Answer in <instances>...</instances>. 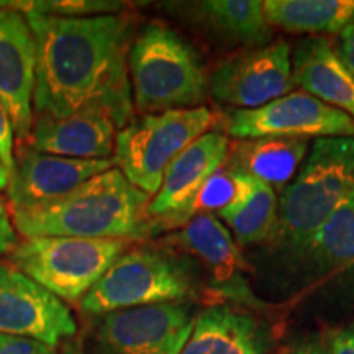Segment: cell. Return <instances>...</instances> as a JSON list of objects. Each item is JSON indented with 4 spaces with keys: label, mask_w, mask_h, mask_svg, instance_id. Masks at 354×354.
Listing matches in <instances>:
<instances>
[{
    "label": "cell",
    "mask_w": 354,
    "mask_h": 354,
    "mask_svg": "<svg viewBox=\"0 0 354 354\" xmlns=\"http://www.w3.org/2000/svg\"><path fill=\"white\" fill-rule=\"evenodd\" d=\"M24 15L37 41L35 115L63 118L100 112L118 130L127 127L135 109L128 71L135 39L130 17Z\"/></svg>",
    "instance_id": "6da1fadb"
},
{
    "label": "cell",
    "mask_w": 354,
    "mask_h": 354,
    "mask_svg": "<svg viewBox=\"0 0 354 354\" xmlns=\"http://www.w3.org/2000/svg\"><path fill=\"white\" fill-rule=\"evenodd\" d=\"M149 202L148 194L135 187L120 169L112 167L55 202L12 212V221L24 238L138 241L151 236L146 216Z\"/></svg>",
    "instance_id": "7a4b0ae2"
},
{
    "label": "cell",
    "mask_w": 354,
    "mask_h": 354,
    "mask_svg": "<svg viewBox=\"0 0 354 354\" xmlns=\"http://www.w3.org/2000/svg\"><path fill=\"white\" fill-rule=\"evenodd\" d=\"M354 190V138H318L277 201L269 243L305 258L320 230Z\"/></svg>",
    "instance_id": "3957f363"
},
{
    "label": "cell",
    "mask_w": 354,
    "mask_h": 354,
    "mask_svg": "<svg viewBox=\"0 0 354 354\" xmlns=\"http://www.w3.org/2000/svg\"><path fill=\"white\" fill-rule=\"evenodd\" d=\"M133 105L141 115L202 107L210 74L202 57L176 30L151 21L133 39L128 55Z\"/></svg>",
    "instance_id": "277c9868"
},
{
    "label": "cell",
    "mask_w": 354,
    "mask_h": 354,
    "mask_svg": "<svg viewBox=\"0 0 354 354\" xmlns=\"http://www.w3.org/2000/svg\"><path fill=\"white\" fill-rule=\"evenodd\" d=\"M198 274L189 258L162 245L127 250L79 302L84 313L100 317L117 310L167 302H190Z\"/></svg>",
    "instance_id": "5b68a950"
},
{
    "label": "cell",
    "mask_w": 354,
    "mask_h": 354,
    "mask_svg": "<svg viewBox=\"0 0 354 354\" xmlns=\"http://www.w3.org/2000/svg\"><path fill=\"white\" fill-rule=\"evenodd\" d=\"M214 123L207 107L141 115L115 136L113 162L130 183L154 197L167 167Z\"/></svg>",
    "instance_id": "8992f818"
},
{
    "label": "cell",
    "mask_w": 354,
    "mask_h": 354,
    "mask_svg": "<svg viewBox=\"0 0 354 354\" xmlns=\"http://www.w3.org/2000/svg\"><path fill=\"white\" fill-rule=\"evenodd\" d=\"M127 240H87L69 236L25 238L10 254V264L56 297L81 299L128 250Z\"/></svg>",
    "instance_id": "52a82bcc"
},
{
    "label": "cell",
    "mask_w": 354,
    "mask_h": 354,
    "mask_svg": "<svg viewBox=\"0 0 354 354\" xmlns=\"http://www.w3.org/2000/svg\"><path fill=\"white\" fill-rule=\"evenodd\" d=\"M161 245L189 258L196 271L202 269L209 289L230 305L264 307L250 286V264L218 216L209 212L197 214L183 228L166 236Z\"/></svg>",
    "instance_id": "ba28073f"
},
{
    "label": "cell",
    "mask_w": 354,
    "mask_h": 354,
    "mask_svg": "<svg viewBox=\"0 0 354 354\" xmlns=\"http://www.w3.org/2000/svg\"><path fill=\"white\" fill-rule=\"evenodd\" d=\"M197 313L192 302H167L95 317L92 354H180Z\"/></svg>",
    "instance_id": "9c48e42d"
},
{
    "label": "cell",
    "mask_w": 354,
    "mask_h": 354,
    "mask_svg": "<svg viewBox=\"0 0 354 354\" xmlns=\"http://www.w3.org/2000/svg\"><path fill=\"white\" fill-rule=\"evenodd\" d=\"M225 135L236 140L354 138V118L307 92H290L258 109H230L220 117Z\"/></svg>",
    "instance_id": "30bf717a"
},
{
    "label": "cell",
    "mask_w": 354,
    "mask_h": 354,
    "mask_svg": "<svg viewBox=\"0 0 354 354\" xmlns=\"http://www.w3.org/2000/svg\"><path fill=\"white\" fill-rule=\"evenodd\" d=\"M230 146L225 133L207 131L171 162L161 187L146 209L151 234L183 228L197 215L198 197L212 177L227 165Z\"/></svg>",
    "instance_id": "8fae6325"
},
{
    "label": "cell",
    "mask_w": 354,
    "mask_h": 354,
    "mask_svg": "<svg viewBox=\"0 0 354 354\" xmlns=\"http://www.w3.org/2000/svg\"><path fill=\"white\" fill-rule=\"evenodd\" d=\"M292 87L290 46L279 39L221 61L210 73L209 95L232 109H258Z\"/></svg>",
    "instance_id": "7c38bea8"
},
{
    "label": "cell",
    "mask_w": 354,
    "mask_h": 354,
    "mask_svg": "<svg viewBox=\"0 0 354 354\" xmlns=\"http://www.w3.org/2000/svg\"><path fill=\"white\" fill-rule=\"evenodd\" d=\"M76 333V318L64 300L12 264H0V335L56 348Z\"/></svg>",
    "instance_id": "4fadbf2b"
},
{
    "label": "cell",
    "mask_w": 354,
    "mask_h": 354,
    "mask_svg": "<svg viewBox=\"0 0 354 354\" xmlns=\"http://www.w3.org/2000/svg\"><path fill=\"white\" fill-rule=\"evenodd\" d=\"M113 166V158L71 159L20 146L7 185L10 210H32L55 202Z\"/></svg>",
    "instance_id": "5bb4252c"
},
{
    "label": "cell",
    "mask_w": 354,
    "mask_h": 354,
    "mask_svg": "<svg viewBox=\"0 0 354 354\" xmlns=\"http://www.w3.org/2000/svg\"><path fill=\"white\" fill-rule=\"evenodd\" d=\"M37 63V41L26 17L0 6V104L21 145L26 143L33 125Z\"/></svg>",
    "instance_id": "9a60e30c"
},
{
    "label": "cell",
    "mask_w": 354,
    "mask_h": 354,
    "mask_svg": "<svg viewBox=\"0 0 354 354\" xmlns=\"http://www.w3.org/2000/svg\"><path fill=\"white\" fill-rule=\"evenodd\" d=\"M274 331L251 310L230 304L197 313L196 325L180 354H268Z\"/></svg>",
    "instance_id": "2e32d148"
},
{
    "label": "cell",
    "mask_w": 354,
    "mask_h": 354,
    "mask_svg": "<svg viewBox=\"0 0 354 354\" xmlns=\"http://www.w3.org/2000/svg\"><path fill=\"white\" fill-rule=\"evenodd\" d=\"M118 128L109 115L82 112L63 118L35 115L25 146L71 159H112Z\"/></svg>",
    "instance_id": "e0dca14e"
},
{
    "label": "cell",
    "mask_w": 354,
    "mask_h": 354,
    "mask_svg": "<svg viewBox=\"0 0 354 354\" xmlns=\"http://www.w3.org/2000/svg\"><path fill=\"white\" fill-rule=\"evenodd\" d=\"M292 82L354 118V74L328 38H308L299 44L292 59Z\"/></svg>",
    "instance_id": "ac0fdd59"
},
{
    "label": "cell",
    "mask_w": 354,
    "mask_h": 354,
    "mask_svg": "<svg viewBox=\"0 0 354 354\" xmlns=\"http://www.w3.org/2000/svg\"><path fill=\"white\" fill-rule=\"evenodd\" d=\"M192 24L228 43L261 48L271 43V25L259 0H202L169 3Z\"/></svg>",
    "instance_id": "d6986e66"
},
{
    "label": "cell",
    "mask_w": 354,
    "mask_h": 354,
    "mask_svg": "<svg viewBox=\"0 0 354 354\" xmlns=\"http://www.w3.org/2000/svg\"><path fill=\"white\" fill-rule=\"evenodd\" d=\"M234 192L218 218L232 230L238 246L256 245L271 240L277 220L276 190L246 172L228 169Z\"/></svg>",
    "instance_id": "ffe728a7"
},
{
    "label": "cell",
    "mask_w": 354,
    "mask_h": 354,
    "mask_svg": "<svg viewBox=\"0 0 354 354\" xmlns=\"http://www.w3.org/2000/svg\"><path fill=\"white\" fill-rule=\"evenodd\" d=\"M308 153V140L300 138H264L238 140L230 146V156L225 167L263 180L276 190H284L300 169Z\"/></svg>",
    "instance_id": "44dd1931"
},
{
    "label": "cell",
    "mask_w": 354,
    "mask_h": 354,
    "mask_svg": "<svg viewBox=\"0 0 354 354\" xmlns=\"http://www.w3.org/2000/svg\"><path fill=\"white\" fill-rule=\"evenodd\" d=\"M271 26L290 33H342L354 24V0H266Z\"/></svg>",
    "instance_id": "7402d4cb"
},
{
    "label": "cell",
    "mask_w": 354,
    "mask_h": 354,
    "mask_svg": "<svg viewBox=\"0 0 354 354\" xmlns=\"http://www.w3.org/2000/svg\"><path fill=\"white\" fill-rule=\"evenodd\" d=\"M304 259L323 274L354 281V190L320 230Z\"/></svg>",
    "instance_id": "603a6c76"
},
{
    "label": "cell",
    "mask_w": 354,
    "mask_h": 354,
    "mask_svg": "<svg viewBox=\"0 0 354 354\" xmlns=\"http://www.w3.org/2000/svg\"><path fill=\"white\" fill-rule=\"evenodd\" d=\"M0 6L21 13L81 19V17L113 15L122 10L123 3L110 2V0H32V2H0Z\"/></svg>",
    "instance_id": "cb8c5ba5"
},
{
    "label": "cell",
    "mask_w": 354,
    "mask_h": 354,
    "mask_svg": "<svg viewBox=\"0 0 354 354\" xmlns=\"http://www.w3.org/2000/svg\"><path fill=\"white\" fill-rule=\"evenodd\" d=\"M0 354H59L56 348L20 336L0 335Z\"/></svg>",
    "instance_id": "d4e9b609"
},
{
    "label": "cell",
    "mask_w": 354,
    "mask_h": 354,
    "mask_svg": "<svg viewBox=\"0 0 354 354\" xmlns=\"http://www.w3.org/2000/svg\"><path fill=\"white\" fill-rule=\"evenodd\" d=\"M0 159L10 174L15 165V131L2 104H0Z\"/></svg>",
    "instance_id": "484cf974"
},
{
    "label": "cell",
    "mask_w": 354,
    "mask_h": 354,
    "mask_svg": "<svg viewBox=\"0 0 354 354\" xmlns=\"http://www.w3.org/2000/svg\"><path fill=\"white\" fill-rule=\"evenodd\" d=\"M17 245H19V236L13 227L12 215L3 198L0 197V256L10 254Z\"/></svg>",
    "instance_id": "4316f807"
},
{
    "label": "cell",
    "mask_w": 354,
    "mask_h": 354,
    "mask_svg": "<svg viewBox=\"0 0 354 354\" xmlns=\"http://www.w3.org/2000/svg\"><path fill=\"white\" fill-rule=\"evenodd\" d=\"M330 354H354V326L331 330L326 336Z\"/></svg>",
    "instance_id": "83f0119b"
},
{
    "label": "cell",
    "mask_w": 354,
    "mask_h": 354,
    "mask_svg": "<svg viewBox=\"0 0 354 354\" xmlns=\"http://www.w3.org/2000/svg\"><path fill=\"white\" fill-rule=\"evenodd\" d=\"M339 44L336 46L339 57L343 59V63L348 66V69L354 74V24H351L348 28H344L339 33Z\"/></svg>",
    "instance_id": "f1b7e54d"
},
{
    "label": "cell",
    "mask_w": 354,
    "mask_h": 354,
    "mask_svg": "<svg viewBox=\"0 0 354 354\" xmlns=\"http://www.w3.org/2000/svg\"><path fill=\"white\" fill-rule=\"evenodd\" d=\"M289 354H330V351L326 342H322L318 336H308L295 343Z\"/></svg>",
    "instance_id": "f546056e"
},
{
    "label": "cell",
    "mask_w": 354,
    "mask_h": 354,
    "mask_svg": "<svg viewBox=\"0 0 354 354\" xmlns=\"http://www.w3.org/2000/svg\"><path fill=\"white\" fill-rule=\"evenodd\" d=\"M59 354H88L86 346H84V342L81 338H69L64 339L63 343L59 344Z\"/></svg>",
    "instance_id": "4dcf8cb0"
},
{
    "label": "cell",
    "mask_w": 354,
    "mask_h": 354,
    "mask_svg": "<svg viewBox=\"0 0 354 354\" xmlns=\"http://www.w3.org/2000/svg\"><path fill=\"white\" fill-rule=\"evenodd\" d=\"M8 179H10V174H8L7 167L3 166L2 159H0V190L7 189V185H8Z\"/></svg>",
    "instance_id": "1f68e13d"
}]
</instances>
